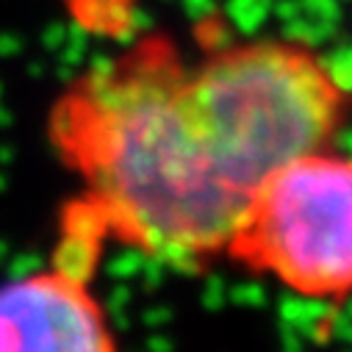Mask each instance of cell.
<instances>
[{"label": "cell", "mask_w": 352, "mask_h": 352, "mask_svg": "<svg viewBox=\"0 0 352 352\" xmlns=\"http://www.w3.org/2000/svg\"><path fill=\"white\" fill-rule=\"evenodd\" d=\"M186 69L161 42L144 45L109 78H83L75 133L64 150L89 175L111 230L195 275L200 258L228 250L250 195L211 166L181 100Z\"/></svg>", "instance_id": "1"}, {"label": "cell", "mask_w": 352, "mask_h": 352, "mask_svg": "<svg viewBox=\"0 0 352 352\" xmlns=\"http://www.w3.org/2000/svg\"><path fill=\"white\" fill-rule=\"evenodd\" d=\"M186 117L217 175L252 195L283 164L330 147L344 95L319 56L294 42L214 50L181 86Z\"/></svg>", "instance_id": "2"}, {"label": "cell", "mask_w": 352, "mask_h": 352, "mask_svg": "<svg viewBox=\"0 0 352 352\" xmlns=\"http://www.w3.org/2000/svg\"><path fill=\"white\" fill-rule=\"evenodd\" d=\"M228 250L286 289L341 300L352 292V155L305 153L263 181Z\"/></svg>", "instance_id": "3"}, {"label": "cell", "mask_w": 352, "mask_h": 352, "mask_svg": "<svg viewBox=\"0 0 352 352\" xmlns=\"http://www.w3.org/2000/svg\"><path fill=\"white\" fill-rule=\"evenodd\" d=\"M114 344L86 286L42 272L0 286V352H109Z\"/></svg>", "instance_id": "4"}, {"label": "cell", "mask_w": 352, "mask_h": 352, "mask_svg": "<svg viewBox=\"0 0 352 352\" xmlns=\"http://www.w3.org/2000/svg\"><path fill=\"white\" fill-rule=\"evenodd\" d=\"M98 263H100V241L72 233H64L53 255L47 258V267L53 270V275L75 286H89L98 272Z\"/></svg>", "instance_id": "5"}, {"label": "cell", "mask_w": 352, "mask_h": 352, "mask_svg": "<svg viewBox=\"0 0 352 352\" xmlns=\"http://www.w3.org/2000/svg\"><path fill=\"white\" fill-rule=\"evenodd\" d=\"M336 311L338 308L327 297H311V294H300L292 289L280 300V322L300 330L305 336V341L308 338H314V341L327 338Z\"/></svg>", "instance_id": "6"}, {"label": "cell", "mask_w": 352, "mask_h": 352, "mask_svg": "<svg viewBox=\"0 0 352 352\" xmlns=\"http://www.w3.org/2000/svg\"><path fill=\"white\" fill-rule=\"evenodd\" d=\"M131 0H69L72 17L92 36H111L117 28L128 25Z\"/></svg>", "instance_id": "7"}, {"label": "cell", "mask_w": 352, "mask_h": 352, "mask_svg": "<svg viewBox=\"0 0 352 352\" xmlns=\"http://www.w3.org/2000/svg\"><path fill=\"white\" fill-rule=\"evenodd\" d=\"M61 225H64V233L95 239V241H103L106 233L111 230L109 214H106V208L95 197L92 200H75V203H69L64 208V214H61Z\"/></svg>", "instance_id": "8"}, {"label": "cell", "mask_w": 352, "mask_h": 352, "mask_svg": "<svg viewBox=\"0 0 352 352\" xmlns=\"http://www.w3.org/2000/svg\"><path fill=\"white\" fill-rule=\"evenodd\" d=\"M336 34H338V23L314 17L308 12H302L294 20L283 23V36L289 42H294V45H302V47H314V45L330 42V39H336Z\"/></svg>", "instance_id": "9"}, {"label": "cell", "mask_w": 352, "mask_h": 352, "mask_svg": "<svg viewBox=\"0 0 352 352\" xmlns=\"http://www.w3.org/2000/svg\"><path fill=\"white\" fill-rule=\"evenodd\" d=\"M275 0H228L225 20L241 34H255L272 14Z\"/></svg>", "instance_id": "10"}, {"label": "cell", "mask_w": 352, "mask_h": 352, "mask_svg": "<svg viewBox=\"0 0 352 352\" xmlns=\"http://www.w3.org/2000/svg\"><path fill=\"white\" fill-rule=\"evenodd\" d=\"M144 258H147V250L128 241L122 250H117L114 255L106 258V275L114 280H133V278H139V272L144 267Z\"/></svg>", "instance_id": "11"}, {"label": "cell", "mask_w": 352, "mask_h": 352, "mask_svg": "<svg viewBox=\"0 0 352 352\" xmlns=\"http://www.w3.org/2000/svg\"><path fill=\"white\" fill-rule=\"evenodd\" d=\"M327 78L333 80L336 89L346 98L352 95V45H338L333 53H327L324 58H319Z\"/></svg>", "instance_id": "12"}, {"label": "cell", "mask_w": 352, "mask_h": 352, "mask_svg": "<svg viewBox=\"0 0 352 352\" xmlns=\"http://www.w3.org/2000/svg\"><path fill=\"white\" fill-rule=\"evenodd\" d=\"M131 300H133V292L128 280H117V286H111L106 297V324L111 327V333H125L131 327V316H128Z\"/></svg>", "instance_id": "13"}, {"label": "cell", "mask_w": 352, "mask_h": 352, "mask_svg": "<svg viewBox=\"0 0 352 352\" xmlns=\"http://www.w3.org/2000/svg\"><path fill=\"white\" fill-rule=\"evenodd\" d=\"M3 267H6L9 280H23V278H34V275L45 272L47 258L42 252H36V250H25V252L9 255V261L3 263Z\"/></svg>", "instance_id": "14"}, {"label": "cell", "mask_w": 352, "mask_h": 352, "mask_svg": "<svg viewBox=\"0 0 352 352\" xmlns=\"http://www.w3.org/2000/svg\"><path fill=\"white\" fill-rule=\"evenodd\" d=\"M228 302H236L239 308H261L267 305V289L261 283H241L236 289H228Z\"/></svg>", "instance_id": "15"}, {"label": "cell", "mask_w": 352, "mask_h": 352, "mask_svg": "<svg viewBox=\"0 0 352 352\" xmlns=\"http://www.w3.org/2000/svg\"><path fill=\"white\" fill-rule=\"evenodd\" d=\"M200 300H203L206 311H222V308L228 305V283H225L222 278H211V280L206 283Z\"/></svg>", "instance_id": "16"}, {"label": "cell", "mask_w": 352, "mask_h": 352, "mask_svg": "<svg viewBox=\"0 0 352 352\" xmlns=\"http://www.w3.org/2000/svg\"><path fill=\"white\" fill-rule=\"evenodd\" d=\"M64 34H67V25H64L61 20H53V23H47V25L42 28L39 42H42V47H45L47 53H58L61 45H64Z\"/></svg>", "instance_id": "17"}, {"label": "cell", "mask_w": 352, "mask_h": 352, "mask_svg": "<svg viewBox=\"0 0 352 352\" xmlns=\"http://www.w3.org/2000/svg\"><path fill=\"white\" fill-rule=\"evenodd\" d=\"M181 3H184V12L192 23H203V20H208L219 12L217 0H181Z\"/></svg>", "instance_id": "18"}, {"label": "cell", "mask_w": 352, "mask_h": 352, "mask_svg": "<svg viewBox=\"0 0 352 352\" xmlns=\"http://www.w3.org/2000/svg\"><path fill=\"white\" fill-rule=\"evenodd\" d=\"M25 50V39L14 31H0V58H14Z\"/></svg>", "instance_id": "19"}, {"label": "cell", "mask_w": 352, "mask_h": 352, "mask_svg": "<svg viewBox=\"0 0 352 352\" xmlns=\"http://www.w3.org/2000/svg\"><path fill=\"white\" fill-rule=\"evenodd\" d=\"M333 142L341 147V153L352 155V114L349 117H341V122H338V128L333 133Z\"/></svg>", "instance_id": "20"}, {"label": "cell", "mask_w": 352, "mask_h": 352, "mask_svg": "<svg viewBox=\"0 0 352 352\" xmlns=\"http://www.w3.org/2000/svg\"><path fill=\"white\" fill-rule=\"evenodd\" d=\"M169 319H172V311H169L166 305H155V308H147V311L142 314V322H144L150 330H161Z\"/></svg>", "instance_id": "21"}, {"label": "cell", "mask_w": 352, "mask_h": 352, "mask_svg": "<svg viewBox=\"0 0 352 352\" xmlns=\"http://www.w3.org/2000/svg\"><path fill=\"white\" fill-rule=\"evenodd\" d=\"M272 14L280 23H289L297 14H302V6H300V0H275V3H272Z\"/></svg>", "instance_id": "22"}, {"label": "cell", "mask_w": 352, "mask_h": 352, "mask_svg": "<svg viewBox=\"0 0 352 352\" xmlns=\"http://www.w3.org/2000/svg\"><path fill=\"white\" fill-rule=\"evenodd\" d=\"M128 28H133L136 34H144L153 28V14L139 9V6H131V14H128Z\"/></svg>", "instance_id": "23"}, {"label": "cell", "mask_w": 352, "mask_h": 352, "mask_svg": "<svg viewBox=\"0 0 352 352\" xmlns=\"http://www.w3.org/2000/svg\"><path fill=\"white\" fill-rule=\"evenodd\" d=\"M144 346H147L150 352H169L175 344H172V338H166V336H161V333H153V336L144 341Z\"/></svg>", "instance_id": "24"}, {"label": "cell", "mask_w": 352, "mask_h": 352, "mask_svg": "<svg viewBox=\"0 0 352 352\" xmlns=\"http://www.w3.org/2000/svg\"><path fill=\"white\" fill-rule=\"evenodd\" d=\"M56 78L61 80V83H72L75 80V75H78V67H72V64H67V61H56Z\"/></svg>", "instance_id": "25"}, {"label": "cell", "mask_w": 352, "mask_h": 352, "mask_svg": "<svg viewBox=\"0 0 352 352\" xmlns=\"http://www.w3.org/2000/svg\"><path fill=\"white\" fill-rule=\"evenodd\" d=\"M17 161V147L12 144H0V166H9Z\"/></svg>", "instance_id": "26"}, {"label": "cell", "mask_w": 352, "mask_h": 352, "mask_svg": "<svg viewBox=\"0 0 352 352\" xmlns=\"http://www.w3.org/2000/svg\"><path fill=\"white\" fill-rule=\"evenodd\" d=\"M25 75H28V78H34V80H36V78H42V75H45V61H39V58L28 61V64H25Z\"/></svg>", "instance_id": "27"}, {"label": "cell", "mask_w": 352, "mask_h": 352, "mask_svg": "<svg viewBox=\"0 0 352 352\" xmlns=\"http://www.w3.org/2000/svg\"><path fill=\"white\" fill-rule=\"evenodd\" d=\"M9 255H12V244H9V239L0 236V267L9 261Z\"/></svg>", "instance_id": "28"}, {"label": "cell", "mask_w": 352, "mask_h": 352, "mask_svg": "<svg viewBox=\"0 0 352 352\" xmlns=\"http://www.w3.org/2000/svg\"><path fill=\"white\" fill-rule=\"evenodd\" d=\"M14 122V117H12V111L3 106V103H0V128H9Z\"/></svg>", "instance_id": "29"}, {"label": "cell", "mask_w": 352, "mask_h": 352, "mask_svg": "<svg viewBox=\"0 0 352 352\" xmlns=\"http://www.w3.org/2000/svg\"><path fill=\"white\" fill-rule=\"evenodd\" d=\"M338 311H341L346 319H352V292H349L346 297H341V308H338Z\"/></svg>", "instance_id": "30"}, {"label": "cell", "mask_w": 352, "mask_h": 352, "mask_svg": "<svg viewBox=\"0 0 352 352\" xmlns=\"http://www.w3.org/2000/svg\"><path fill=\"white\" fill-rule=\"evenodd\" d=\"M6 192H9V175L0 166V195H6Z\"/></svg>", "instance_id": "31"}, {"label": "cell", "mask_w": 352, "mask_h": 352, "mask_svg": "<svg viewBox=\"0 0 352 352\" xmlns=\"http://www.w3.org/2000/svg\"><path fill=\"white\" fill-rule=\"evenodd\" d=\"M3 95H6V86H3V80H0V100H3Z\"/></svg>", "instance_id": "32"}]
</instances>
